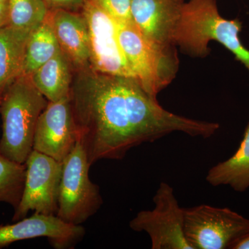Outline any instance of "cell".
Returning <instances> with one entry per match:
<instances>
[{
    "label": "cell",
    "instance_id": "3",
    "mask_svg": "<svg viewBox=\"0 0 249 249\" xmlns=\"http://www.w3.org/2000/svg\"><path fill=\"white\" fill-rule=\"evenodd\" d=\"M48 103L29 75H20L6 88L0 102L2 155L25 163L33 151L36 124Z\"/></svg>",
    "mask_w": 249,
    "mask_h": 249
},
{
    "label": "cell",
    "instance_id": "11",
    "mask_svg": "<svg viewBox=\"0 0 249 249\" xmlns=\"http://www.w3.org/2000/svg\"><path fill=\"white\" fill-rule=\"evenodd\" d=\"M85 234L82 225L69 224L57 215L34 213L15 224L0 226V249L18 241L38 237H47L55 249H71Z\"/></svg>",
    "mask_w": 249,
    "mask_h": 249
},
{
    "label": "cell",
    "instance_id": "17",
    "mask_svg": "<svg viewBox=\"0 0 249 249\" xmlns=\"http://www.w3.org/2000/svg\"><path fill=\"white\" fill-rule=\"evenodd\" d=\"M61 51L50 23L47 19L28 37L22 74L31 76L37 69Z\"/></svg>",
    "mask_w": 249,
    "mask_h": 249
},
{
    "label": "cell",
    "instance_id": "18",
    "mask_svg": "<svg viewBox=\"0 0 249 249\" xmlns=\"http://www.w3.org/2000/svg\"><path fill=\"white\" fill-rule=\"evenodd\" d=\"M25 178V163L10 160L0 152V202L17 209L22 199Z\"/></svg>",
    "mask_w": 249,
    "mask_h": 249
},
{
    "label": "cell",
    "instance_id": "23",
    "mask_svg": "<svg viewBox=\"0 0 249 249\" xmlns=\"http://www.w3.org/2000/svg\"><path fill=\"white\" fill-rule=\"evenodd\" d=\"M231 249H249V232L244 235L231 247Z\"/></svg>",
    "mask_w": 249,
    "mask_h": 249
},
{
    "label": "cell",
    "instance_id": "5",
    "mask_svg": "<svg viewBox=\"0 0 249 249\" xmlns=\"http://www.w3.org/2000/svg\"><path fill=\"white\" fill-rule=\"evenodd\" d=\"M90 167L84 148L78 140L62 162L57 216L64 222L81 225L103 204L99 186L90 179Z\"/></svg>",
    "mask_w": 249,
    "mask_h": 249
},
{
    "label": "cell",
    "instance_id": "21",
    "mask_svg": "<svg viewBox=\"0 0 249 249\" xmlns=\"http://www.w3.org/2000/svg\"><path fill=\"white\" fill-rule=\"evenodd\" d=\"M49 10L64 9L74 11L80 9L85 0H43Z\"/></svg>",
    "mask_w": 249,
    "mask_h": 249
},
{
    "label": "cell",
    "instance_id": "14",
    "mask_svg": "<svg viewBox=\"0 0 249 249\" xmlns=\"http://www.w3.org/2000/svg\"><path fill=\"white\" fill-rule=\"evenodd\" d=\"M33 83L49 102L70 98L71 64L60 51L31 75Z\"/></svg>",
    "mask_w": 249,
    "mask_h": 249
},
{
    "label": "cell",
    "instance_id": "22",
    "mask_svg": "<svg viewBox=\"0 0 249 249\" xmlns=\"http://www.w3.org/2000/svg\"><path fill=\"white\" fill-rule=\"evenodd\" d=\"M9 24L7 1L0 2V29Z\"/></svg>",
    "mask_w": 249,
    "mask_h": 249
},
{
    "label": "cell",
    "instance_id": "19",
    "mask_svg": "<svg viewBox=\"0 0 249 249\" xmlns=\"http://www.w3.org/2000/svg\"><path fill=\"white\" fill-rule=\"evenodd\" d=\"M9 24L18 30L31 32L45 20L49 9L43 0H7Z\"/></svg>",
    "mask_w": 249,
    "mask_h": 249
},
{
    "label": "cell",
    "instance_id": "10",
    "mask_svg": "<svg viewBox=\"0 0 249 249\" xmlns=\"http://www.w3.org/2000/svg\"><path fill=\"white\" fill-rule=\"evenodd\" d=\"M78 142L70 98L49 102L37 121L33 150L63 162Z\"/></svg>",
    "mask_w": 249,
    "mask_h": 249
},
{
    "label": "cell",
    "instance_id": "12",
    "mask_svg": "<svg viewBox=\"0 0 249 249\" xmlns=\"http://www.w3.org/2000/svg\"><path fill=\"white\" fill-rule=\"evenodd\" d=\"M184 0H132V22L152 42L174 46Z\"/></svg>",
    "mask_w": 249,
    "mask_h": 249
},
{
    "label": "cell",
    "instance_id": "16",
    "mask_svg": "<svg viewBox=\"0 0 249 249\" xmlns=\"http://www.w3.org/2000/svg\"><path fill=\"white\" fill-rule=\"evenodd\" d=\"M206 181L213 186H229L236 191L249 188V124L235 153L208 172Z\"/></svg>",
    "mask_w": 249,
    "mask_h": 249
},
{
    "label": "cell",
    "instance_id": "15",
    "mask_svg": "<svg viewBox=\"0 0 249 249\" xmlns=\"http://www.w3.org/2000/svg\"><path fill=\"white\" fill-rule=\"evenodd\" d=\"M30 33L10 25L0 29V98L6 88L22 74L26 45Z\"/></svg>",
    "mask_w": 249,
    "mask_h": 249
},
{
    "label": "cell",
    "instance_id": "24",
    "mask_svg": "<svg viewBox=\"0 0 249 249\" xmlns=\"http://www.w3.org/2000/svg\"><path fill=\"white\" fill-rule=\"evenodd\" d=\"M7 0H0V2H4V1H6Z\"/></svg>",
    "mask_w": 249,
    "mask_h": 249
},
{
    "label": "cell",
    "instance_id": "6",
    "mask_svg": "<svg viewBox=\"0 0 249 249\" xmlns=\"http://www.w3.org/2000/svg\"><path fill=\"white\" fill-rule=\"evenodd\" d=\"M185 235L193 249H225L249 232V219L228 208L185 209Z\"/></svg>",
    "mask_w": 249,
    "mask_h": 249
},
{
    "label": "cell",
    "instance_id": "2",
    "mask_svg": "<svg viewBox=\"0 0 249 249\" xmlns=\"http://www.w3.org/2000/svg\"><path fill=\"white\" fill-rule=\"evenodd\" d=\"M239 19H225L219 15L216 0H189L183 5L174 42L185 53L205 57L210 41L222 44L249 71V50L241 42Z\"/></svg>",
    "mask_w": 249,
    "mask_h": 249
},
{
    "label": "cell",
    "instance_id": "25",
    "mask_svg": "<svg viewBox=\"0 0 249 249\" xmlns=\"http://www.w3.org/2000/svg\"><path fill=\"white\" fill-rule=\"evenodd\" d=\"M0 102H1V98H0Z\"/></svg>",
    "mask_w": 249,
    "mask_h": 249
},
{
    "label": "cell",
    "instance_id": "4",
    "mask_svg": "<svg viewBox=\"0 0 249 249\" xmlns=\"http://www.w3.org/2000/svg\"><path fill=\"white\" fill-rule=\"evenodd\" d=\"M121 49L135 79L147 94L157 99L171 83L178 70V54L173 46L149 40L132 22H118Z\"/></svg>",
    "mask_w": 249,
    "mask_h": 249
},
{
    "label": "cell",
    "instance_id": "13",
    "mask_svg": "<svg viewBox=\"0 0 249 249\" xmlns=\"http://www.w3.org/2000/svg\"><path fill=\"white\" fill-rule=\"evenodd\" d=\"M46 19L71 65L78 71L89 68V36L83 15L68 10L52 9L49 10Z\"/></svg>",
    "mask_w": 249,
    "mask_h": 249
},
{
    "label": "cell",
    "instance_id": "8",
    "mask_svg": "<svg viewBox=\"0 0 249 249\" xmlns=\"http://www.w3.org/2000/svg\"><path fill=\"white\" fill-rule=\"evenodd\" d=\"M81 14L89 36V68L103 74L135 79L121 49L117 21L91 0H85Z\"/></svg>",
    "mask_w": 249,
    "mask_h": 249
},
{
    "label": "cell",
    "instance_id": "1",
    "mask_svg": "<svg viewBox=\"0 0 249 249\" xmlns=\"http://www.w3.org/2000/svg\"><path fill=\"white\" fill-rule=\"evenodd\" d=\"M78 140L90 166L122 160L127 152L173 132L209 138L217 123L188 119L170 111L145 92L137 80L79 70L70 96Z\"/></svg>",
    "mask_w": 249,
    "mask_h": 249
},
{
    "label": "cell",
    "instance_id": "20",
    "mask_svg": "<svg viewBox=\"0 0 249 249\" xmlns=\"http://www.w3.org/2000/svg\"><path fill=\"white\" fill-rule=\"evenodd\" d=\"M118 22H132V0H91Z\"/></svg>",
    "mask_w": 249,
    "mask_h": 249
},
{
    "label": "cell",
    "instance_id": "7",
    "mask_svg": "<svg viewBox=\"0 0 249 249\" xmlns=\"http://www.w3.org/2000/svg\"><path fill=\"white\" fill-rule=\"evenodd\" d=\"M153 201L154 209L139 212L129 227L146 232L152 249H193L185 235V209L178 204L173 187L160 183Z\"/></svg>",
    "mask_w": 249,
    "mask_h": 249
},
{
    "label": "cell",
    "instance_id": "9",
    "mask_svg": "<svg viewBox=\"0 0 249 249\" xmlns=\"http://www.w3.org/2000/svg\"><path fill=\"white\" fill-rule=\"evenodd\" d=\"M26 178L22 199L15 210L13 222L34 213L57 215L62 163L33 150L25 162Z\"/></svg>",
    "mask_w": 249,
    "mask_h": 249
}]
</instances>
